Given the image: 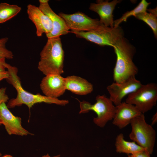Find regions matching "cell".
<instances>
[{
	"label": "cell",
	"mask_w": 157,
	"mask_h": 157,
	"mask_svg": "<svg viewBox=\"0 0 157 157\" xmlns=\"http://www.w3.org/2000/svg\"><path fill=\"white\" fill-rule=\"evenodd\" d=\"M6 67L9 74L6 80L15 88L17 92L16 97L9 101L7 105L8 108L25 104L30 109L35 104L42 102L62 106L69 103L68 100L51 98L39 94H34L26 91L22 85L20 79L17 75V68L7 63Z\"/></svg>",
	"instance_id": "1"
},
{
	"label": "cell",
	"mask_w": 157,
	"mask_h": 157,
	"mask_svg": "<svg viewBox=\"0 0 157 157\" xmlns=\"http://www.w3.org/2000/svg\"><path fill=\"white\" fill-rule=\"evenodd\" d=\"M113 47L117 57L113 70L114 82L121 83L135 77L138 70L133 61L135 52V47L124 37L119 39Z\"/></svg>",
	"instance_id": "2"
},
{
	"label": "cell",
	"mask_w": 157,
	"mask_h": 157,
	"mask_svg": "<svg viewBox=\"0 0 157 157\" xmlns=\"http://www.w3.org/2000/svg\"><path fill=\"white\" fill-rule=\"evenodd\" d=\"M40 56L38 68L45 76L64 72V51L60 37L48 38Z\"/></svg>",
	"instance_id": "3"
},
{
	"label": "cell",
	"mask_w": 157,
	"mask_h": 157,
	"mask_svg": "<svg viewBox=\"0 0 157 157\" xmlns=\"http://www.w3.org/2000/svg\"><path fill=\"white\" fill-rule=\"evenodd\" d=\"M79 103V114L88 113L90 110L94 111L97 117L93 119L94 123L97 126L104 127L107 122L113 119L115 114L116 108L109 98L104 95H98L96 98V103L92 104L84 100Z\"/></svg>",
	"instance_id": "4"
},
{
	"label": "cell",
	"mask_w": 157,
	"mask_h": 157,
	"mask_svg": "<svg viewBox=\"0 0 157 157\" xmlns=\"http://www.w3.org/2000/svg\"><path fill=\"white\" fill-rule=\"evenodd\" d=\"M131 131L130 138L152 154L156 140V132L152 126L147 123L144 114L133 118L130 123Z\"/></svg>",
	"instance_id": "5"
},
{
	"label": "cell",
	"mask_w": 157,
	"mask_h": 157,
	"mask_svg": "<svg viewBox=\"0 0 157 157\" xmlns=\"http://www.w3.org/2000/svg\"><path fill=\"white\" fill-rule=\"evenodd\" d=\"M73 33L78 38L84 39L102 46L113 47L119 39L124 37L123 31L119 26L111 27L102 24L90 31Z\"/></svg>",
	"instance_id": "6"
},
{
	"label": "cell",
	"mask_w": 157,
	"mask_h": 157,
	"mask_svg": "<svg viewBox=\"0 0 157 157\" xmlns=\"http://www.w3.org/2000/svg\"><path fill=\"white\" fill-rule=\"evenodd\" d=\"M157 85L155 83L142 85L128 95L125 102L134 105L142 114L151 110L156 104Z\"/></svg>",
	"instance_id": "7"
},
{
	"label": "cell",
	"mask_w": 157,
	"mask_h": 157,
	"mask_svg": "<svg viewBox=\"0 0 157 157\" xmlns=\"http://www.w3.org/2000/svg\"><path fill=\"white\" fill-rule=\"evenodd\" d=\"M58 15L64 19L72 33L90 31L101 24L99 19H92L80 12L70 14L60 13Z\"/></svg>",
	"instance_id": "8"
},
{
	"label": "cell",
	"mask_w": 157,
	"mask_h": 157,
	"mask_svg": "<svg viewBox=\"0 0 157 157\" xmlns=\"http://www.w3.org/2000/svg\"><path fill=\"white\" fill-rule=\"evenodd\" d=\"M142 85L140 81L133 77L122 83L114 82L106 88L110 95L109 99L117 106L122 102L126 96L135 91Z\"/></svg>",
	"instance_id": "9"
},
{
	"label": "cell",
	"mask_w": 157,
	"mask_h": 157,
	"mask_svg": "<svg viewBox=\"0 0 157 157\" xmlns=\"http://www.w3.org/2000/svg\"><path fill=\"white\" fill-rule=\"evenodd\" d=\"M66 82L65 78L61 75H48L42 79L40 88L45 96L57 99L63 95L66 90Z\"/></svg>",
	"instance_id": "10"
},
{
	"label": "cell",
	"mask_w": 157,
	"mask_h": 157,
	"mask_svg": "<svg viewBox=\"0 0 157 157\" xmlns=\"http://www.w3.org/2000/svg\"><path fill=\"white\" fill-rule=\"evenodd\" d=\"M0 120L9 135L23 136L33 135L22 126L21 118L14 115L5 103L2 104L0 106Z\"/></svg>",
	"instance_id": "11"
},
{
	"label": "cell",
	"mask_w": 157,
	"mask_h": 157,
	"mask_svg": "<svg viewBox=\"0 0 157 157\" xmlns=\"http://www.w3.org/2000/svg\"><path fill=\"white\" fill-rule=\"evenodd\" d=\"M27 12L29 18L35 26L37 36H41L43 33L47 34L52 31L53 26L51 19L38 7L29 4L27 6Z\"/></svg>",
	"instance_id": "12"
},
{
	"label": "cell",
	"mask_w": 157,
	"mask_h": 157,
	"mask_svg": "<svg viewBox=\"0 0 157 157\" xmlns=\"http://www.w3.org/2000/svg\"><path fill=\"white\" fill-rule=\"evenodd\" d=\"M121 1V0H113L110 2L108 0H98L96 3H91L89 9L99 15L101 24L107 26L113 27L114 23L113 12L116 5Z\"/></svg>",
	"instance_id": "13"
},
{
	"label": "cell",
	"mask_w": 157,
	"mask_h": 157,
	"mask_svg": "<svg viewBox=\"0 0 157 157\" xmlns=\"http://www.w3.org/2000/svg\"><path fill=\"white\" fill-rule=\"evenodd\" d=\"M116 106V113L112 123L119 129L124 128L130 123L133 118L142 114L134 105L125 102H122Z\"/></svg>",
	"instance_id": "14"
},
{
	"label": "cell",
	"mask_w": 157,
	"mask_h": 157,
	"mask_svg": "<svg viewBox=\"0 0 157 157\" xmlns=\"http://www.w3.org/2000/svg\"><path fill=\"white\" fill-rule=\"evenodd\" d=\"M40 9L51 19L53 24L52 31L46 35L48 38H54L67 34L69 30L64 19L56 14L51 9L49 3L40 4Z\"/></svg>",
	"instance_id": "15"
},
{
	"label": "cell",
	"mask_w": 157,
	"mask_h": 157,
	"mask_svg": "<svg viewBox=\"0 0 157 157\" xmlns=\"http://www.w3.org/2000/svg\"><path fill=\"white\" fill-rule=\"evenodd\" d=\"M66 90L79 95H85L93 90V85L85 79L79 76L73 75L65 78Z\"/></svg>",
	"instance_id": "16"
},
{
	"label": "cell",
	"mask_w": 157,
	"mask_h": 157,
	"mask_svg": "<svg viewBox=\"0 0 157 157\" xmlns=\"http://www.w3.org/2000/svg\"><path fill=\"white\" fill-rule=\"evenodd\" d=\"M116 151L131 155L145 150L134 141L129 142L125 140L123 134L120 133L117 135L115 143Z\"/></svg>",
	"instance_id": "17"
},
{
	"label": "cell",
	"mask_w": 157,
	"mask_h": 157,
	"mask_svg": "<svg viewBox=\"0 0 157 157\" xmlns=\"http://www.w3.org/2000/svg\"><path fill=\"white\" fill-rule=\"evenodd\" d=\"M21 8L16 5L0 3V24L11 19L21 11Z\"/></svg>",
	"instance_id": "18"
},
{
	"label": "cell",
	"mask_w": 157,
	"mask_h": 157,
	"mask_svg": "<svg viewBox=\"0 0 157 157\" xmlns=\"http://www.w3.org/2000/svg\"><path fill=\"white\" fill-rule=\"evenodd\" d=\"M150 3L145 0H142L133 10L127 11L123 14L120 18L114 20V27H116L119 26V24L121 23L123 21L126 22L127 18L130 16H135L139 13L146 12L147 7Z\"/></svg>",
	"instance_id": "19"
},
{
	"label": "cell",
	"mask_w": 157,
	"mask_h": 157,
	"mask_svg": "<svg viewBox=\"0 0 157 157\" xmlns=\"http://www.w3.org/2000/svg\"><path fill=\"white\" fill-rule=\"evenodd\" d=\"M157 15L147 12L139 13L134 17L146 23L152 29L156 38L157 37Z\"/></svg>",
	"instance_id": "20"
},
{
	"label": "cell",
	"mask_w": 157,
	"mask_h": 157,
	"mask_svg": "<svg viewBox=\"0 0 157 157\" xmlns=\"http://www.w3.org/2000/svg\"><path fill=\"white\" fill-rule=\"evenodd\" d=\"M8 40V38L7 37L0 39V56L6 59H11L13 58V53L6 47V44Z\"/></svg>",
	"instance_id": "21"
},
{
	"label": "cell",
	"mask_w": 157,
	"mask_h": 157,
	"mask_svg": "<svg viewBox=\"0 0 157 157\" xmlns=\"http://www.w3.org/2000/svg\"><path fill=\"white\" fill-rule=\"evenodd\" d=\"M6 87H3L0 88V106L3 103L7 102L9 98L6 94Z\"/></svg>",
	"instance_id": "22"
},
{
	"label": "cell",
	"mask_w": 157,
	"mask_h": 157,
	"mask_svg": "<svg viewBox=\"0 0 157 157\" xmlns=\"http://www.w3.org/2000/svg\"><path fill=\"white\" fill-rule=\"evenodd\" d=\"M129 155L130 157H150V155L146 150Z\"/></svg>",
	"instance_id": "23"
},
{
	"label": "cell",
	"mask_w": 157,
	"mask_h": 157,
	"mask_svg": "<svg viewBox=\"0 0 157 157\" xmlns=\"http://www.w3.org/2000/svg\"><path fill=\"white\" fill-rule=\"evenodd\" d=\"M6 58L0 56V71H6V64L7 63L5 61Z\"/></svg>",
	"instance_id": "24"
},
{
	"label": "cell",
	"mask_w": 157,
	"mask_h": 157,
	"mask_svg": "<svg viewBox=\"0 0 157 157\" xmlns=\"http://www.w3.org/2000/svg\"><path fill=\"white\" fill-rule=\"evenodd\" d=\"M9 76V73L7 71H0V81L3 79H7Z\"/></svg>",
	"instance_id": "25"
},
{
	"label": "cell",
	"mask_w": 157,
	"mask_h": 157,
	"mask_svg": "<svg viewBox=\"0 0 157 157\" xmlns=\"http://www.w3.org/2000/svg\"><path fill=\"white\" fill-rule=\"evenodd\" d=\"M152 120L151 125L155 124L157 122V112L152 116L151 119Z\"/></svg>",
	"instance_id": "26"
},
{
	"label": "cell",
	"mask_w": 157,
	"mask_h": 157,
	"mask_svg": "<svg viewBox=\"0 0 157 157\" xmlns=\"http://www.w3.org/2000/svg\"><path fill=\"white\" fill-rule=\"evenodd\" d=\"M147 10H148L149 13H151L155 15H157V8L154 9H147Z\"/></svg>",
	"instance_id": "27"
},
{
	"label": "cell",
	"mask_w": 157,
	"mask_h": 157,
	"mask_svg": "<svg viewBox=\"0 0 157 157\" xmlns=\"http://www.w3.org/2000/svg\"><path fill=\"white\" fill-rule=\"evenodd\" d=\"M49 0H39V2L40 4H45L48 3Z\"/></svg>",
	"instance_id": "28"
},
{
	"label": "cell",
	"mask_w": 157,
	"mask_h": 157,
	"mask_svg": "<svg viewBox=\"0 0 157 157\" xmlns=\"http://www.w3.org/2000/svg\"><path fill=\"white\" fill-rule=\"evenodd\" d=\"M60 154L58 155L53 156H50L49 154L47 153V154L42 156V157H60Z\"/></svg>",
	"instance_id": "29"
},
{
	"label": "cell",
	"mask_w": 157,
	"mask_h": 157,
	"mask_svg": "<svg viewBox=\"0 0 157 157\" xmlns=\"http://www.w3.org/2000/svg\"><path fill=\"white\" fill-rule=\"evenodd\" d=\"M0 157H13V156L10 155L6 154Z\"/></svg>",
	"instance_id": "30"
},
{
	"label": "cell",
	"mask_w": 157,
	"mask_h": 157,
	"mask_svg": "<svg viewBox=\"0 0 157 157\" xmlns=\"http://www.w3.org/2000/svg\"><path fill=\"white\" fill-rule=\"evenodd\" d=\"M2 124V122L1 121V120H0V125H1Z\"/></svg>",
	"instance_id": "31"
},
{
	"label": "cell",
	"mask_w": 157,
	"mask_h": 157,
	"mask_svg": "<svg viewBox=\"0 0 157 157\" xmlns=\"http://www.w3.org/2000/svg\"><path fill=\"white\" fill-rule=\"evenodd\" d=\"M1 156H2V154H1V152H0V157Z\"/></svg>",
	"instance_id": "32"
},
{
	"label": "cell",
	"mask_w": 157,
	"mask_h": 157,
	"mask_svg": "<svg viewBox=\"0 0 157 157\" xmlns=\"http://www.w3.org/2000/svg\"><path fill=\"white\" fill-rule=\"evenodd\" d=\"M128 157H130L129 154L128 155Z\"/></svg>",
	"instance_id": "33"
}]
</instances>
